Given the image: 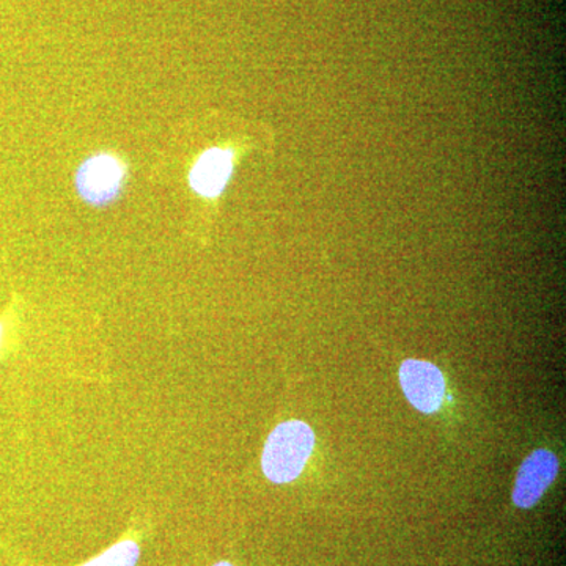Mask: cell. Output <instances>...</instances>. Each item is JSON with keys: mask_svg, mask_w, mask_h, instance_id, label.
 <instances>
[{"mask_svg": "<svg viewBox=\"0 0 566 566\" xmlns=\"http://www.w3.org/2000/svg\"><path fill=\"white\" fill-rule=\"evenodd\" d=\"M401 389L409 403L423 415H433L446 397V379L436 365L427 360L408 359L400 367Z\"/></svg>", "mask_w": 566, "mask_h": 566, "instance_id": "cell-3", "label": "cell"}, {"mask_svg": "<svg viewBox=\"0 0 566 566\" xmlns=\"http://www.w3.org/2000/svg\"><path fill=\"white\" fill-rule=\"evenodd\" d=\"M128 170L112 153H95L81 163L74 175V186L82 202L95 208L114 203L125 189Z\"/></svg>", "mask_w": 566, "mask_h": 566, "instance_id": "cell-2", "label": "cell"}, {"mask_svg": "<svg viewBox=\"0 0 566 566\" xmlns=\"http://www.w3.org/2000/svg\"><path fill=\"white\" fill-rule=\"evenodd\" d=\"M0 338H2V324H0Z\"/></svg>", "mask_w": 566, "mask_h": 566, "instance_id": "cell-8", "label": "cell"}, {"mask_svg": "<svg viewBox=\"0 0 566 566\" xmlns=\"http://www.w3.org/2000/svg\"><path fill=\"white\" fill-rule=\"evenodd\" d=\"M558 460L549 450L539 449L531 453L521 464L516 475L513 502L520 509H532L553 485L558 474Z\"/></svg>", "mask_w": 566, "mask_h": 566, "instance_id": "cell-4", "label": "cell"}, {"mask_svg": "<svg viewBox=\"0 0 566 566\" xmlns=\"http://www.w3.org/2000/svg\"><path fill=\"white\" fill-rule=\"evenodd\" d=\"M140 558V545L132 536L122 538L98 556L80 566H136Z\"/></svg>", "mask_w": 566, "mask_h": 566, "instance_id": "cell-6", "label": "cell"}, {"mask_svg": "<svg viewBox=\"0 0 566 566\" xmlns=\"http://www.w3.org/2000/svg\"><path fill=\"white\" fill-rule=\"evenodd\" d=\"M315 447L314 430L301 420H289L268 436L262 455V469L273 483H290L303 474Z\"/></svg>", "mask_w": 566, "mask_h": 566, "instance_id": "cell-1", "label": "cell"}, {"mask_svg": "<svg viewBox=\"0 0 566 566\" xmlns=\"http://www.w3.org/2000/svg\"><path fill=\"white\" fill-rule=\"evenodd\" d=\"M234 155L230 148H210L193 163L189 185L197 196L216 199L232 178Z\"/></svg>", "mask_w": 566, "mask_h": 566, "instance_id": "cell-5", "label": "cell"}, {"mask_svg": "<svg viewBox=\"0 0 566 566\" xmlns=\"http://www.w3.org/2000/svg\"><path fill=\"white\" fill-rule=\"evenodd\" d=\"M212 566H234V565L230 564V562H219V564H216Z\"/></svg>", "mask_w": 566, "mask_h": 566, "instance_id": "cell-7", "label": "cell"}]
</instances>
